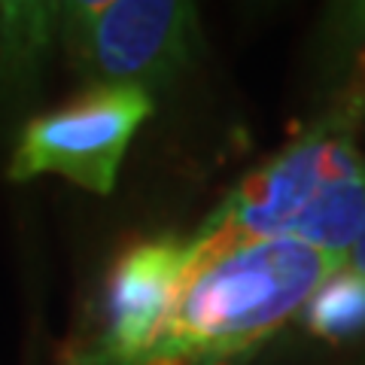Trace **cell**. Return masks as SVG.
Returning a JSON list of instances; mask_svg holds the SVG:
<instances>
[{"label":"cell","mask_w":365,"mask_h":365,"mask_svg":"<svg viewBox=\"0 0 365 365\" xmlns=\"http://www.w3.org/2000/svg\"><path fill=\"white\" fill-rule=\"evenodd\" d=\"M58 25L73 67L91 86H168L198 46V6L186 0L64 4Z\"/></svg>","instance_id":"obj_3"},{"label":"cell","mask_w":365,"mask_h":365,"mask_svg":"<svg viewBox=\"0 0 365 365\" xmlns=\"http://www.w3.org/2000/svg\"><path fill=\"white\" fill-rule=\"evenodd\" d=\"M365 88L265 158L216 204L186 241V268L259 241H299L344 262L365 222V155L356 125Z\"/></svg>","instance_id":"obj_1"},{"label":"cell","mask_w":365,"mask_h":365,"mask_svg":"<svg viewBox=\"0 0 365 365\" xmlns=\"http://www.w3.org/2000/svg\"><path fill=\"white\" fill-rule=\"evenodd\" d=\"M341 265L299 241H259L192 265L158 335L131 365H241Z\"/></svg>","instance_id":"obj_2"},{"label":"cell","mask_w":365,"mask_h":365,"mask_svg":"<svg viewBox=\"0 0 365 365\" xmlns=\"http://www.w3.org/2000/svg\"><path fill=\"white\" fill-rule=\"evenodd\" d=\"M341 268L365 277V222H362V232L356 237V244L350 247V253H347V259H344V265H341Z\"/></svg>","instance_id":"obj_7"},{"label":"cell","mask_w":365,"mask_h":365,"mask_svg":"<svg viewBox=\"0 0 365 365\" xmlns=\"http://www.w3.org/2000/svg\"><path fill=\"white\" fill-rule=\"evenodd\" d=\"M150 113V91L91 86L25 125L9 162V177L25 182L40 174H58L95 195H107L116 186L131 137Z\"/></svg>","instance_id":"obj_4"},{"label":"cell","mask_w":365,"mask_h":365,"mask_svg":"<svg viewBox=\"0 0 365 365\" xmlns=\"http://www.w3.org/2000/svg\"><path fill=\"white\" fill-rule=\"evenodd\" d=\"M186 271V241L155 235L125 247L104 295V332L86 365H131L153 344Z\"/></svg>","instance_id":"obj_5"},{"label":"cell","mask_w":365,"mask_h":365,"mask_svg":"<svg viewBox=\"0 0 365 365\" xmlns=\"http://www.w3.org/2000/svg\"><path fill=\"white\" fill-rule=\"evenodd\" d=\"M304 323L326 341H344L365 332V277L338 268L307 302Z\"/></svg>","instance_id":"obj_6"}]
</instances>
